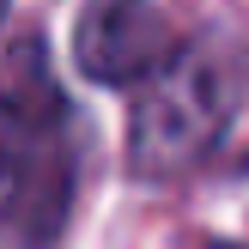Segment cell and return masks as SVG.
<instances>
[{
  "instance_id": "6da1fadb",
  "label": "cell",
  "mask_w": 249,
  "mask_h": 249,
  "mask_svg": "<svg viewBox=\"0 0 249 249\" xmlns=\"http://www.w3.org/2000/svg\"><path fill=\"white\" fill-rule=\"evenodd\" d=\"M73 213V109L43 36H18L0 79V249H55Z\"/></svg>"
},
{
  "instance_id": "7a4b0ae2",
  "label": "cell",
  "mask_w": 249,
  "mask_h": 249,
  "mask_svg": "<svg viewBox=\"0 0 249 249\" xmlns=\"http://www.w3.org/2000/svg\"><path fill=\"white\" fill-rule=\"evenodd\" d=\"M231 109H237V67L219 49H170L140 79L128 109V170L146 182H170L195 170L219 146Z\"/></svg>"
},
{
  "instance_id": "3957f363",
  "label": "cell",
  "mask_w": 249,
  "mask_h": 249,
  "mask_svg": "<svg viewBox=\"0 0 249 249\" xmlns=\"http://www.w3.org/2000/svg\"><path fill=\"white\" fill-rule=\"evenodd\" d=\"M170 55L158 0H85L73 24V67L91 85H140Z\"/></svg>"
},
{
  "instance_id": "277c9868",
  "label": "cell",
  "mask_w": 249,
  "mask_h": 249,
  "mask_svg": "<svg viewBox=\"0 0 249 249\" xmlns=\"http://www.w3.org/2000/svg\"><path fill=\"white\" fill-rule=\"evenodd\" d=\"M207 249H249V243H225V237H219V243H207Z\"/></svg>"
},
{
  "instance_id": "5b68a950",
  "label": "cell",
  "mask_w": 249,
  "mask_h": 249,
  "mask_svg": "<svg viewBox=\"0 0 249 249\" xmlns=\"http://www.w3.org/2000/svg\"><path fill=\"white\" fill-rule=\"evenodd\" d=\"M6 6H12V0H0V24H6Z\"/></svg>"
}]
</instances>
